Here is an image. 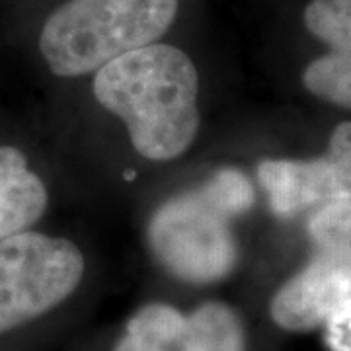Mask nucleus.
Returning <instances> with one entry per match:
<instances>
[{
    "mask_svg": "<svg viewBox=\"0 0 351 351\" xmlns=\"http://www.w3.org/2000/svg\"><path fill=\"white\" fill-rule=\"evenodd\" d=\"M302 82L314 96L351 110V57L348 55L330 51L318 57L304 69Z\"/></svg>",
    "mask_w": 351,
    "mask_h": 351,
    "instance_id": "11",
    "label": "nucleus"
},
{
    "mask_svg": "<svg viewBox=\"0 0 351 351\" xmlns=\"http://www.w3.org/2000/svg\"><path fill=\"white\" fill-rule=\"evenodd\" d=\"M94 96L125 123L135 151L149 160H174L197 137L199 76L174 45L151 43L104 64Z\"/></svg>",
    "mask_w": 351,
    "mask_h": 351,
    "instance_id": "1",
    "label": "nucleus"
},
{
    "mask_svg": "<svg viewBox=\"0 0 351 351\" xmlns=\"http://www.w3.org/2000/svg\"><path fill=\"white\" fill-rule=\"evenodd\" d=\"M186 314L162 302H152L129 318L123 338L113 351H184Z\"/></svg>",
    "mask_w": 351,
    "mask_h": 351,
    "instance_id": "8",
    "label": "nucleus"
},
{
    "mask_svg": "<svg viewBox=\"0 0 351 351\" xmlns=\"http://www.w3.org/2000/svg\"><path fill=\"white\" fill-rule=\"evenodd\" d=\"M186 351H246L242 320L225 302H205L186 314Z\"/></svg>",
    "mask_w": 351,
    "mask_h": 351,
    "instance_id": "9",
    "label": "nucleus"
},
{
    "mask_svg": "<svg viewBox=\"0 0 351 351\" xmlns=\"http://www.w3.org/2000/svg\"><path fill=\"white\" fill-rule=\"evenodd\" d=\"M302 18L314 38L351 57V0H313Z\"/></svg>",
    "mask_w": 351,
    "mask_h": 351,
    "instance_id": "10",
    "label": "nucleus"
},
{
    "mask_svg": "<svg viewBox=\"0 0 351 351\" xmlns=\"http://www.w3.org/2000/svg\"><path fill=\"white\" fill-rule=\"evenodd\" d=\"M351 301V246L318 250L311 263L276 293L269 313L289 332L328 324Z\"/></svg>",
    "mask_w": 351,
    "mask_h": 351,
    "instance_id": "5",
    "label": "nucleus"
},
{
    "mask_svg": "<svg viewBox=\"0 0 351 351\" xmlns=\"http://www.w3.org/2000/svg\"><path fill=\"white\" fill-rule=\"evenodd\" d=\"M47 209V188L27 168L24 152L0 147V240L36 225Z\"/></svg>",
    "mask_w": 351,
    "mask_h": 351,
    "instance_id": "7",
    "label": "nucleus"
},
{
    "mask_svg": "<svg viewBox=\"0 0 351 351\" xmlns=\"http://www.w3.org/2000/svg\"><path fill=\"white\" fill-rule=\"evenodd\" d=\"M176 14L178 0H69L47 18L39 51L53 75L98 73L129 51L156 43Z\"/></svg>",
    "mask_w": 351,
    "mask_h": 351,
    "instance_id": "2",
    "label": "nucleus"
},
{
    "mask_svg": "<svg viewBox=\"0 0 351 351\" xmlns=\"http://www.w3.org/2000/svg\"><path fill=\"white\" fill-rule=\"evenodd\" d=\"M258 180L271 211L285 219L328 201L351 199V176L328 154L311 160H263Z\"/></svg>",
    "mask_w": 351,
    "mask_h": 351,
    "instance_id": "6",
    "label": "nucleus"
},
{
    "mask_svg": "<svg viewBox=\"0 0 351 351\" xmlns=\"http://www.w3.org/2000/svg\"><path fill=\"white\" fill-rule=\"evenodd\" d=\"M328 158L351 176V121L339 123L332 131Z\"/></svg>",
    "mask_w": 351,
    "mask_h": 351,
    "instance_id": "14",
    "label": "nucleus"
},
{
    "mask_svg": "<svg viewBox=\"0 0 351 351\" xmlns=\"http://www.w3.org/2000/svg\"><path fill=\"white\" fill-rule=\"evenodd\" d=\"M84 276V258L71 240L18 232L0 240V336L69 299Z\"/></svg>",
    "mask_w": 351,
    "mask_h": 351,
    "instance_id": "3",
    "label": "nucleus"
},
{
    "mask_svg": "<svg viewBox=\"0 0 351 351\" xmlns=\"http://www.w3.org/2000/svg\"><path fill=\"white\" fill-rule=\"evenodd\" d=\"M330 339L336 351H351V301L330 322Z\"/></svg>",
    "mask_w": 351,
    "mask_h": 351,
    "instance_id": "15",
    "label": "nucleus"
},
{
    "mask_svg": "<svg viewBox=\"0 0 351 351\" xmlns=\"http://www.w3.org/2000/svg\"><path fill=\"white\" fill-rule=\"evenodd\" d=\"M199 189L201 193L228 219L246 213L254 205V188H252L250 180L232 168L217 172Z\"/></svg>",
    "mask_w": 351,
    "mask_h": 351,
    "instance_id": "12",
    "label": "nucleus"
},
{
    "mask_svg": "<svg viewBox=\"0 0 351 351\" xmlns=\"http://www.w3.org/2000/svg\"><path fill=\"white\" fill-rule=\"evenodd\" d=\"M147 239L164 269L186 283L221 281L239 260L228 217L201 189L166 201L151 219Z\"/></svg>",
    "mask_w": 351,
    "mask_h": 351,
    "instance_id": "4",
    "label": "nucleus"
},
{
    "mask_svg": "<svg viewBox=\"0 0 351 351\" xmlns=\"http://www.w3.org/2000/svg\"><path fill=\"white\" fill-rule=\"evenodd\" d=\"M308 232L320 250L351 246V199L328 201L316 207Z\"/></svg>",
    "mask_w": 351,
    "mask_h": 351,
    "instance_id": "13",
    "label": "nucleus"
}]
</instances>
